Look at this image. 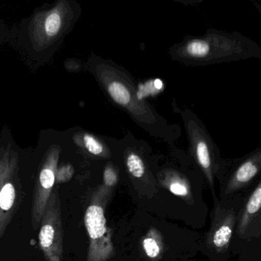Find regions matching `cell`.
Listing matches in <instances>:
<instances>
[{
	"label": "cell",
	"instance_id": "8",
	"mask_svg": "<svg viewBox=\"0 0 261 261\" xmlns=\"http://www.w3.org/2000/svg\"><path fill=\"white\" fill-rule=\"evenodd\" d=\"M260 168V156L259 153L252 158L246 160L237 169L227 185V193L241 189L250 182L259 171Z\"/></svg>",
	"mask_w": 261,
	"mask_h": 261
},
{
	"label": "cell",
	"instance_id": "4",
	"mask_svg": "<svg viewBox=\"0 0 261 261\" xmlns=\"http://www.w3.org/2000/svg\"><path fill=\"white\" fill-rule=\"evenodd\" d=\"M22 201V190L13 178V169L1 165L0 172V239L13 221Z\"/></svg>",
	"mask_w": 261,
	"mask_h": 261
},
{
	"label": "cell",
	"instance_id": "17",
	"mask_svg": "<svg viewBox=\"0 0 261 261\" xmlns=\"http://www.w3.org/2000/svg\"><path fill=\"white\" fill-rule=\"evenodd\" d=\"M118 181V175L114 168L107 166L103 172V183L106 187H113Z\"/></svg>",
	"mask_w": 261,
	"mask_h": 261
},
{
	"label": "cell",
	"instance_id": "5",
	"mask_svg": "<svg viewBox=\"0 0 261 261\" xmlns=\"http://www.w3.org/2000/svg\"><path fill=\"white\" fill-rule=\"evenodd\" d=\"M230 50L237 51V45L234 41L231 42L229 38L221 37L220 43L215 44V37H203L188 41L181 45V48H178L177 55H179L181 61L200 63L211 62L215 51H218L220 59L231 56Z\"/></svg>",
	"mask_w": 261,
	"mask_h": 261
},
{
	"label": "cell",
	"instance_id": "2",
	"mask_svg": "<svg viewBox=\"0 0 261 261\" xmlns=\"http://www.w3.org/2000/svg\"><path fill=\"white\" fill-rule=\"evenodd\" d=\"M39 229V244L47 261H63L64 230L62 205L58 189L51 192Z\"/></svg>",
	"mask_w": 261,
	"mask_h": 261
},
{
	"label": "cell",
	"instance_id": "7",
	"mask_svg": "<svg viewBox=\"0 0 261 261\" xmlns=\"http://www.w3.org/2000/svg\"><path fill=\"white\" fill-rule=\"evenodd\" d=\"M192 148H193L194 155L201 166L202 170L205 173L211 186L213 187V175H212V148L211 143L207 140L205 135H203L202 132L199 129L195 131L192 129Z\"/></svg>",
	"mask_w": 261,
	"mask_h": 261
},
{
	"label": "cell",
	"instance_id": "13",
	"mask_svg": "<svg viewBox=\"0 0 261 261\" xmlns=\"http://www.w3.org/2000/svg\"><path fill=\"white\" fill-rule=\"evenodd\" d=\"M126 166L129 173L134 178H142L146 173V166L143 159L134 151L126 154Z\"/></svg>",
	"mask_w": 261,
	"mask_h": 261
},
{
	"label": "cell",
	"instance_id": "16",
	"mask_svg": "<svg viewBox=\"0 0 261 261\" xmlns=\"http://www.w3.org/2000/svg\"><path fill=\"white\" fill-rule=\"evenodd\" d=\"M74 170L70 165L62 166L56 172V181L59 183L67 182L70 181L74 175Z\"/></svg>",
	"mask_w": 261,
	"mask_h": 261
},
{
	"label": "cell",
	"instance_id": "6",
	"mask_svg": "<svg viewBox=\"0 0 261 261\" xmlns=\"http://www.w3.org/2000/svg\"><path fill=\"white\" fill-rule=\"evenodd\" d=\"M56 162L55 160H50L45 165L39 173L35 188L32 203L31 219L32 226L36 230L40 225L44 211L56 183Z\"/></svg>",
	"mask_w": 261,
	"mask_h": 261
},
{
	"label": "cell",
	"instance_id": "1",
	"mask_svg": "<svg viewBox=\"0 0 261 261\" xmlns=\"http://www.w3.org/2000/svg\"><path fill=\"white\" fill-rule=\"evenodd\" d=\"M105 190L100 189L91 198L85 214V224L89 236L88 261H108L114 255L111 233L107 225L103 199Z\"/></svg>",
	"mask_w": 261,
	"mask_h": 261
},
{
	"label": "cell",
	"instance_id": "10",
	"mask_svg": "<svg viewBox=\"0 0 261 261\" xmlns=\"http://www.w3.org/2000/svg\"><path fill=\"white\" fill-rule=\"evenodd\" d=\"M142 247L149 259L160 258L164 250V244L160 232L155 229H150L142 241Z\"/></svg>",
	"mask_w": 261,
	"mask_h": 261
},
{
	"label": "cell",
	"instance_id": "15",
	"mask_svg": "<svg viewBox=\"0 0 261 261\" xmlns=\"http://www.w3.org/2000/svg\"><path fill=\"white\" fill-rule=\"evenodd\" d=\"M84 143H85L87 150L93 155H101L105 152V148H103V145L93 136L89 135V134L85 135Z\"/></svg>",
	"mask_w": 261,
	"mask_h": 261
},
{
	"label": "cell",
	"instance_id": "18",
	"mask_svg": "<svg viewBox=\"0 0 261 261\" xmlns=\"http://www.w3.org/2000/svg\"><path fill=\"white\" fill-rule=\"evenodd\" d=\"M0 172H1V166H0Z\"/></svg>",
	"mask_w": 261,
	"mask_h": 261
},
{
	"label": "cell",
	"instance_id": "12",
	"mask_svg": "<svg viewBox=\"0 0 261 261\" xmlns=\"http://www.w3.org/2000/svg\"><path fill=\"white\" fill-rule=\"evenodd\" d=\"M165 187L175 196L183 198L191 197V189L189 182L179 175L169 174L163 180Z\"/></svg>",
	"mask_w": 261,
	"mask_h": 261
},
{
	"label": "cell",
	"instance_id": "3",
	"mask_svg": "<svg viewBox=\"0 0 261 261\" xmlns=\"http://www.w3.org/2000/svg\"><path fill=\"white\" fill-rule=\"evenodd\" d=\"M105 85L110 97L140 123L156 122L151 110L139 100L135 88L126 74L119 68H111Z\"/></svg>",
	"mask_w": 261,
	"mask_h": 261
},
{
	"label": "cell",
	"instance_id": "9",
	"mask_svg": "<svg viewBox=\"0 0 261 261\" xmlns=\"http://www.w3.org/2000/svg\"><path fill=\"white\" fill-rule=\"evenodd\" d=\"M234 226V216L232 212L226 214L215 224L210 235L209 242L217 250H224L228 247Z\"/></svg>",
	"mask_w": 261,
	"mask_h": 261
},
{
	"label": "cell",
	"instance_id": "11",
	"mask_svg": "<svg viewBox=\"0 0 261 261\" xmlns=\"http://www.w3.org/2000/svg\"><path fill=\"white\" fill-rule=\"evenodd\" d=\"M261 207V184L259 183L257 187L253 191L249 198L244 209L242 218L240 221L239 231L242 234L245 231L252 218L259 212Z\"/></svg>",
	"mask_w": 261,
	"mask_h": 261
},
{
	"label": "cell",
	"instance_id": "14",
	"mask_svg": "<svg viewBox=\"0 0 261 261\" xmlns=\"http://www.w3.org/2000/svg\"><path fill=\"white\" fill-rule=\"evenodd\" d=\"M62 27V19L59 13H53L45 22V33L50 37L56 36Z\"/></svg>",
	"mask_w": 261,
	"mask_h": 261
}]
</instances>
